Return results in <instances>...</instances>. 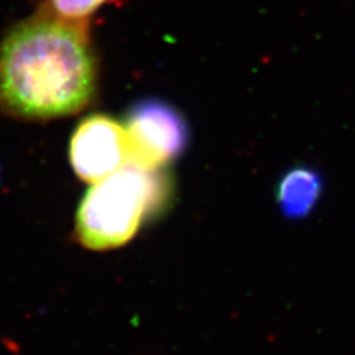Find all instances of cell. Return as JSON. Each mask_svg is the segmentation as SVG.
I'll list each match as a JSON object with an SVG mask.
<instances>
[{"label": "cell", "mask_w": 355, "mask_h": 355, "mask_svg": "<svg viewBox=\"0 0 355 355\" xmlns=\"http://www.w3.org/2000/svg\"><path fill=\"white\" fill-rule=\"evenodd\" d=\"M98 62L83 21L40 10L0 44V107L18 119L48 120L92 103Z\"/></svg>", "instance_id": "6da1fadb"}, {"label": "cell", "mask_w": 355, "mask_h": 355, "mask_svg": "<svg viewBox=\"0 0 355 355\" xmlns=\"http://www.w3.org/2000/svg\"><path fill=\"white\" fill-rule=\"evenodd\" d=\"M171 190L160 171L126 164L89 188L76 214V236L91 250L125 246L144 220L166 207Z\"/></svg>", "instance_id": "7a4b0ae2"}, {"label": "cell", "mask_w": 355, "mask_h": 355, "mask_svg": "<svg viewBox=\"0 0 355 355\" xmlns=\"http://www.w3.org/2000/svg\"><path fill=\"white\" fill-rule=\"evenodd\" d=\"M128 164L160 171L185 151L188 125L175 107L160 99H142L126 117Z\"/></svg>", "instance_id": "3957f363"}, {"label": "cell", "mask_w": 355, "mask_h": 355, "mask_svg": "<svg viewBox=\"0 0 355 355\" xmlns=\"http://www.w3.org/2000/svg\"><path fill=\"white\" fill-rule=\"evenodd\" d=\"M69 154L82 181H101L128 164L125 126L105 114L89 116L74 129Z\"/></svg>", "instance_id": "277c9868"}, {"label": "cell", "mask_w": 355, "mask_h": 355, "mask_svg": "<svg viewBox=\"0 0 355 355\" xmlns=\"http://www.w3.org/2000/svg\"><path fill=\"white\" fill-rule=\"evenodd\" d=\"M323 193V178L309 166L287 171L277 185L275 198L282 214L288 219L306 218L318 205Z\"/></svg>", "instance_id": "5b68a950"}, {"label": "cell", "mask_w": 355, "mask_h": 355, "mask_svg": "<svg viewBox=\"0 0 355 355\" xmlns=\"http://www.w3.org/2000/svg\"><path fill=\"white\" fill-rule=\"evenodd\" d=\"M103 3L105 0H51V9L64 18L83 21Z\"/></svg>", "instance_id": "8992f818"}]
</instances>
